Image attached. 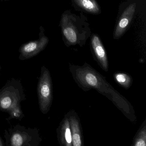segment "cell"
<instances>
[{"instance_id": "obj_8", "label": "cell", "mask_w": 146, "mask_h": 146, "mask_svg": "<svg viewBox=\"0 0 146 146\" xmlns=\"http://www.w3.org/2000/svg\"><path fill=\"white\" fill-rule=\"evenodd\" d=\"M68 115L71 132L72 146H82V129L78 116L75 112L71 113L70 114L68 113Z\"/></svg>"}, {"instance_id": "obj_3", "label": "cell", "mask_w": 146, "mask_h": 146, "mask_svg": "<svg viewBox=\"0 0 146 146\" xmlns=\"http://www.w3.org/2000/svg\"><path fill=\"white\" fill-rule=\"evenodd\" d=\"M25 99L21 81L12 78L0 89V110L8 112Z\"/></svg>"}, {"instance_id": "obj_12", "label": "cell", "mask_w": 146, "mask_h": 146, "mask_svg": "<svg viewBox=\"0 0 146 146\" xmlns=\"http://www.w3.org/2000/svg\"><path fill=\"white\" fill-rule=\"evenodd\" d=\"M133 143L132 145L134 146H146V125L145 121L138 130Z\"/></svg>"}, {"instance_id": "obj_11", "label": "cell", "mask_w": 146, "mask_h": 146, "mask_svg": "<svg viewBox=\"0 0 146 146\" xmlns=\"http://www.w3.org/2000/svg\"><path fill=\"white\" fill-rule=\"evenodd\" d=\"M76 5L87 12L93 14L101 13L100 7L96 0H74Z\"/></svg>"}, {"instance_id": "obj_2", "label": "cell", "mask_w": 146, "mask_h": 146, "mask_svg": "<svg viewBox=\"0 0 146 146\" xmlns=\"http://www.w3.org/2000/svg\"><path fill=\"white\" fill-rule=\"evenodd\" d=\"M5 137L8 146H38L42 141L37 129H27L19 125L5 130Z\"/></svg>"}, {"instance_id": "obj_4", "label": "cell", "mask_w": 146, "mask_h": 146, "mask_svg": "<svg viewBox=\"0 0 146 146\" xmlns=\"http://www.w3.org/2000/svg\"><path fill=\"white\" fill-rule=\"evenodd\" d=\"M37 94L40 110L43 114H46L50 110L52 102L53 88L50 72L45 66L41 67Z\"/></svg>"}, {"instance_id": "obj_15", "label": "cell", "mask_w": 146, "mask_h": 146, "mask_svg": "<svg viewBox=\"0 0 146 146\" xmlns=\"http://www.w3.org/2000/svg\"><path fill=\"white\" fill-rule=\"evenodd\" d=\"M4 144L3 143V141H2V139L1 137H0V146H4Z\"/></svg>"}, {"instance_id": "obj_14", "label": "cell", "mask_w": 146, "mask_h": 146, "mask_svg": "<svg viewBox=\"0 0 146 146\" xmlns=\"http://www.w3.org/2000/svg\"><path fill=\"white\" fill-rule=\"evenodd\" d=\"M8 113L10 114V117L8 118L9 119H17L20 120L22 118L24 117L23 111L21 109L20 104L13 108Z\"/></svg>"}, {"instance_id": "obj_6", "label": "cell", "mask_w": 146, "mask_h": 146, "mask_svg": "<svg viewBox=\"0 0 146 146\" xmlns=\"http://www.w3.org/2000/svg\"><path fill=\"white\" fill-rule=\"evenodd\" d=\"M136 4H131L127 7L123 13L119 20L113 34V38H120L129 27L135 11Z\"/></svg>"}, {"instance_id": "obj_10", "label": "cell", "mask_w": 146, "mask_h": 146, "mask_svg": "<svg viewBox=\"0 0 146 146\" xmlns=\"http://www.w3.org/2000/svg\"><path fill=\"white\" fill-rule=\"evenodd\" d=\"M62 32L65 38L71 45L78 43V36L76 29L69 22L68 17L63 15L61 20Z\"/></svg>"}, {"instance_id": "obj_1", "label": "cell", "mask_w": 146, "mask_h": 146, "mask_svg": "<svg viewBox=\"0 0 146 146\" xmlns=\"http://www.w3.org/2000/svg\"><path fill=\"white\" fill-rule=\"evenodd\" d=\"M70 72L75 82L84 91L94 89L111 100L131 121L135 119L130 103L108 84L105 77L85 63L82 66L70 64Z\"/></svg>"}, {"instance_id": "obj_9", "label": "cell", "mask_w": 146, "mask_h": 146, "mask_svg": "<svg viewBox=\"0 0 146 146\" xmlns=\"http://www.w3.org/2000/svg\"><path fill=\"white\" fill-rule=\"evenodd\" d=\"M57 131L58 140L60 145L65 146H72L68 113L67 115H66L60 123Z\"/></svg>"}, {"instance_id": "obj_7", "label": "cell", "mask_w": 146, "mask_h": 146, "mask_svg": "<svg viewBox=\"0 0 146 146\" xmlns=\"http://www.w3.org/2000/svg\"><path fill=\"white\" fill-rule=\"evenodd\" d=\"M92 49L96 60L104 70L108 71V60L106 50L100 37L96 35L92 36L91 39Z\"/></svg>"}, {"instance_id": "obj_13", "label": "cell", "mask_w": 146, "mask_h": 146, "mask_svg": "<svg viewBox=\"0 0 146 146\" xmlns=\"http://www.w3.org/2000/svg\"><path fill=\"white\" fill-rule=\"evenodd\" d=\"M114 77L115 81L125 88H129L132 84V78L128 74L119 72L114 74Z\"/></svg>"}, {"instance_id": "obj_5", "label": "cell", "mask_w": 146, "mask_h": 146, "mask_svg": "<svg viewBox=\"0 0 146 146\" xmlns=\"http://www.w3.org/2000/svg\"><path fill=\"white\" fill-rule=\"evenodd\" d=\"M48 41V37L43 36L39 40L30 42L23 45L20 48L19 59L24 60L37 55L46 48Z\"/></svg>"}]
</instances>
